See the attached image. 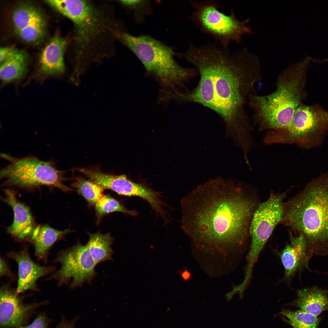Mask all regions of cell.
<instances>
[{"label":"cell","instance_id":"7","mask_svg":"<svg viewBox=\"0 0 328 328\" xmlns=\"http://www.w3.org/2000/svg\"><path fill=\"white\" fill-rule=\"evenodd\" d=\"M194 11L190 16L193 22L199 25L201 31L211 36L221 46L228 47L233 42L241 43L243 36L254 33L247 26L249 19L240 21L232 9L227 15L220 11L214 1L190 2Z\"/></svg>","mask_w":328,"mask_h":328},{"label":"cell","instance_id":"5","mask_svg":"<svg viewBox=\"0 0 328 328\" xmlns=\"http://www.w3.org/2000/svg\"><path fill=\"white\" fill-rule=\"evenodd\" d=\"M120 36L124 43L138 58L146 70L154 77L165 89L174 92L178 87L193 77L195 69L184 68L175 60L176 53L170 47L149 36H133L122 33Z\"/></svg>","mask_w":328,"mask_h":328},{"label":"cell","instance_id":"13","mask_svg":"<svg viewBox=\"0 0 328 328\" xmlns=\"http://www.w3.org/2000/svg\"><path fill=\"white\" fill-rule=\"evenodd\" d=\"M6 256L15 261L18 268L16 291L19 294L28 291L39 292L37 282L39 278L51 275L56 270L53 265L41 266L31 258L27 245L18 251H10Z\"/></svg>","mask_w":328,"mask_h":328},{"label":"cell","instance_id":"15","mask_svg":"<svg viewBox=\"0 0 328 328\" xmlns=\"http://www.w3.org/2000/svg\"><path fill=\"white\" fill-rule=\"evenodd\" d=\"M4 192L5 197L3 200L11 207L14 214L13 222L7 228V232L17 241L29 242L37 225L30 210L18 200L13 190L5 189Z\"/></svg>","mask_w":328,"mask_h":328},{"label":"cell","instance_id":"3","mask_svg":"<svg viewBox=\"0 0 328 328\" xmlns=\"http://www.w3.org/2000/svg\"><path fill=\"white\" fill-rule=\"evenodd\" d=\"M280 224L304 236L312 255H328V173L284 203Z\"/></svg>","mask_w":328,"mask_h":328},{"label":"cell","instance_id":"24","mask_svg":"<svg viewBox=\"0 0 328 328\" xmlns=\"http://www.w3.org/2000/svg\"><path fill=\"white\" fill-rule=\"evenodd\" d=\"M95 207L98 219L113 212H120L134 216L138 214L136 210H128L117 200L108 195H104L97 202Z\"/></svg>","mask_w":328,"mask_h":328},{"label":"cell","instance_id":"17","mask_svg":"<svg viewBox=\"0 0 328 328\" xmlns=\"http://www.w3.org/2000/svg\"><path fill=\"white\" fill-rule=\"evenodd\" d=\"M67 45V40L61 36H56L51 39L40 55L41 73L46 76L63 73L65 69L64 55Z\"/></svg>","mask_w":328,"mask_h":328},{"label":"cell","instance_id":"30","mask_svg":"<svg viewBox=\"0 0 328 328\" xmlns=\"http://www.w3.org/2000/svg\"><path fill=\"white\" fill-rule=\"evenodd\" d=\"M178 272L185 281H188L191 276V273L187 270L186 268L184 269L183 271H179Z\"/></svg>","mask_w":328,"mask_h":328},{"label":"cell","instance_id":"29","mask_svg":"<svg viewBox=\"0 0 328 328\" xmlns=\"http://www.w3.org/2000/svg\"><path fill=\"white\" fill-rule=\"evenodd\" d=\"M120 1L123 5L133 8L137 7L145 3L144 2V1L141 0H121Z\"/></svg>","mask_w":328,"mask_h":328},{"label":"cell","instance_id":"19","mask_svg":"<svg viewBox=\"0 0 328 328\" xmlns=\"http://www.w3.org/2000/svg\"><path fill=\"white\" fill-rule=\"evenodd\" d=\"M289 305L316 316L328 311V291L316 286L298 290Z\"/></svg>","mask_w":328,"mask_h":328},{"label":"cell","instance_id":"22","mask_svg":"<svg viewBox=\"0 0 328 328\" xmlns=\"http://www.w3.org/2000/svg\"><path fill=\"white\" fill-rule=\"evenodd\" d=\"M292 328H318L320 319L299 309L292 311L283 309L279 313Z\"/></svg>","mask_w":328,"mask_h":328},{"label":"cell","instance_id":"2","mask_svg":"<svg viewBox=\"0 0 328 328\" xmlns=\"http://www.w3.org/2000/svg\"><path fill=\"white\" fill-rule=\"evenodd\" d=\"M181 203L182 228L194 242L212 250L236 251L247 244L253 215L261 202L255 190L218 176Z\"/></svg>","mask_w":328,"mask_h":328},{"label":"cell","instance_id":"14","mask_svg":"<svg viewBox=\"0 0 328 328\" xmlns=\"http://www.w3.org/2000/svg\"><path fill=\"white\" fill-rule=\"evenodd\" d=\"M12 20L15 30L23 41L37 43L44 38L46 22L40 11L29 3L19 5L14 10Z\"/></svg>","mask_w":328,"mask_h":328},{"label":"cell","instance_id":"28","mask_svg":"<svg viewBox=\"0 0 328 328\" xmlns=\"http://www.w3.org/2000/svg\"><path fill=\"white\" fill-rule=\"evenodd\" d=\"M79 317V316H76L70 321L63 317L56 328H75L76 323Z\"/></svg>","mask_w":328,"mask_h":328},{"label":"cell","instance_id":"1","mask_svg":"<svg viewBox=\"0 0 328 328\" xmlns=\"http://www.w3.org/2000/svg\"><path fill=\"white\" fill-rule=\"evenodd\" d=\"M183 57L196 67L200 80L192 90L174 93L173 99L198 104L216 112L225 124L226 138L246 136L251 126L245 106L256 94L255 85L261 78L258 56L245 48L231 53L215 44L191 43Z\"/></svg>","mask_w":328,"mask_h":328},{"label":"cell","instance_id":"27","mask_svg":"<svg viewBox=\"0 0 328 328\" xmlns=\"http://www.w3.org/2000/svg\"><path fill=\"white\" fill-rule=\"evenodd\" d=\"M18 50L12 47H2L0 49V63L5 61L15 54Z\"/></svg>","mask_w":328,"mask_h":328},{"label":"cell","instance_id":"6","mask_svg":"<svg viewBox=\"0 0 328 328\" xmlns=\"http://www.w3.org/2000/svg\"><path fill=\"white\" fill-rule=\"evenodd\" d=\"M3 155L10 162L0 172L5 185L29 189L45 186L64 192L72 190L64 184V173L58 169L53 161L32 156L16 158Z\"/></svg>","mask_w":328,"mask_h":328},{"label":"cell","instance_id":"23","mask_svg":"<svg viewBox=\"0 0 328 328\" xmlns=\"http://www.w3.org/2000/svg\"><path fill=\"white\" fill-rule=\"evenodd\" d=\"M71 186L91 205L95 206L104 195V190L101 186L81 177H75Z\"/></svg>","mask_w":328,"mask_h":328},{"label":"cell","instance_id":"16","mask_svg":"<svg viewBox=\"0 0 328 328\" xmlns=\"http://www.w3.org/2000/svg\"><path fill=\"white\" fill-rule=\"evenodd\" d=\"M290 240L279 254L284 269L283 280L288 281L297 272L308 268L309 262L312 256L302 234L299 233L294 235L290 233Z\"/></svg>","mask_w":328,"mask_h":328},{"label":"cell","instance_id":"20","mask_svg":"<svg viewBox=\"0 0 328 328\" xmlns=\"http://www.w3.org/2000/svg\"><path fill=\"white\" fill-rule=\"evenodd\" d=\"M89 238L85 245L91 255L98 264L107 261L113 260L114 253L111 248L114 238L110 233L103 234L99 232L88 233Z\"/></svg>","mask_w":328,"mask_h":328},{"label":"cell","instance_id":"11","mask_svg":"<svg viewBox=\"0 0 328 328\" xmlns=\"http://www.w3.org/2000/svg\"><path fill=\"white\" fill-rule=\"evenodd\" d=\"M60 265L45 280H54L58 287L69 285L71 289L81 287L85 283L91 284L97 273V264L91 255L85 245L77 241L72 246L60 250L53 261Z\"/></svg>","mask_w":328,"mask_h":328},{"label":"cell","instance_id":"31","mask_svg":"<svg viewBox=\"0 0 328 328\" xmlns=\"http://www.w3.org/2000/svg\"><path fill=\"white\" fill-rule=\"evenodd\" d=\"M312 60L315 63H325L328 62V58H326L325 59L321 60H316L313 58H312Z\"/></svg>","mask_w":328,"mask_h":328},{"label":"cell","instance_id":"8","mask_svg":"<svg viewBox=\"0 0 328 328\" xmlns=\"http://www.w3.org/2000/svg\"><path fill=\"white\" fill-rule=\"evenodd\" d=\"M52 6L74 24L78 56L93 48L105 32L106 22L101 12L88 1L55 0Z\"/></svg>","mask_w":328,"mask_h":328},{"label":"cell","instance_id":"12","mask_svg":"<svg viewBox=\"0 0 328 328\" xmlns=\"http://www.w3.org/2000/svg\"><path fill=\"white\" fill-rule=\"evenodd\" d=\"M9 282L0 289V328H18L23 326L36 310L47 304V301L24 303V298Z\"/></svg>","mask_w":328,"mask_h":328},{"label":"cell","instance_id":"21","mask_svg":"<svg viewBox=\"0 0 328 328\" xmlns=\"http://www.w3.org/2000/svg\"><path fill=\"white\" fill-rule=\"evenodd\" d=\"M27 58L24 51L19 50L12 57L1 63L0 77L2 82H11L23 77L27 70Z\"/></svg>","mask_w":328,"mask_h":328},{"label":"cell","instance_id":"26","mask_svg":"<svg viewBox=\"0 0 328 328\" xmlns=\"http://www.w3.org/2000/svg\"><path fill=\"white\" fill-rule=\"evenodd\" d=\"M0 261V277L5 276L11 281H15L16 280V276L11 271L10 266L5 258L1 256Z\"/></svg>","mask_w":328,"mask_h":328},{"label":"cell","instance_id":"10","mask_svg":"<svg viewBox=\"0 0 328 328\" xmlns=\"http://www.w3.org/2000/svg\"><path fill=\"white\" fill-rule=\"evenodd\" d=\"M287 192H271L268 200L261 202L253 214L249 227L251 241L246 268L248 273L252 272L260 253L275 227L282 220L284 200Z\"/></svg>","mask_w":328,"mask_h":328},{"label":"cell","instance_id":"9","mask_svg":"<svg viewBox=\"0 0 328 328\" xmlns=\"http://www.w3.org/2000/svg\"><path fill=\"white\" fill-rule=\"evenodd\" d=\"M328 132V111L318 105L302 104L279 137L283 143H296L309 149L320 145Z\"/></svg>","mask_w":328,"mask_h":328},{"label":"cell","instance_id":"25","mask_svg":"<svg viewBox=\"0 0 328 328\" xmlns=\"http://www.w3.org/2000/svg\"><path fill=\"white\" fill-rule=\"evenodd\" d=\"M50 323V319L46 314L43 312L39 313L31 324L18 328H48Z\"/></svg>","mask_w":328,"mask_h":328},{"label":"cell","instance_id":"4","mask_svg":"<svg viewBox=\"0 0 328 328\" xmlns=\"http://www.w3.org/2000/svg\"><path fill=\"white\" fill-rule=\"evenodd\" d=\"M311 60V57L307 56L285 68L278 75L273 92L251 97L248 104L260 129L281 130L289 125L305 97L307 72Z\"/></svg>","mask_w":328,"mask_h":328},{"label":"cell","instance_id":"18","mask_svg":"<svg viewBox=\"0 0 328 328\" xmlns=\"http://www.w3.org/2000/svg\"><path fill=\"white\" fill-rule=\"evenodd\" d=\"M72 231L70 228L60 231L47 224L37 225L29 242L33 246L34 255L37 260L47 264L50 251L53 244Z\"/></svg>","mask_w":328,"mask_h":328}]
</instances>
